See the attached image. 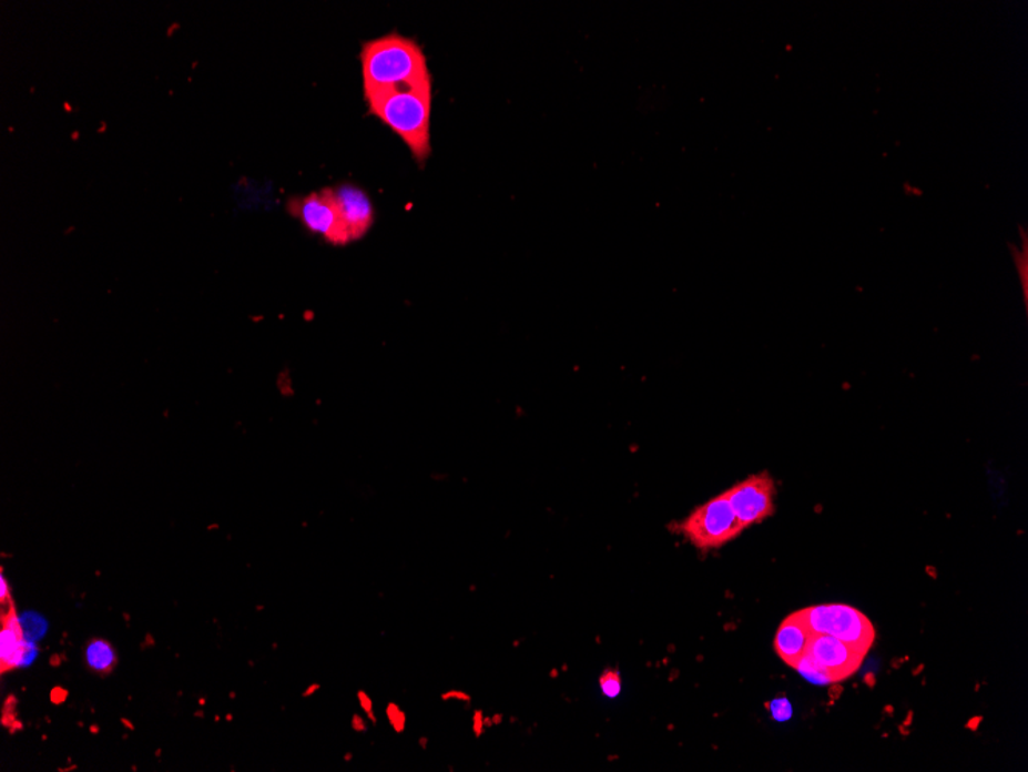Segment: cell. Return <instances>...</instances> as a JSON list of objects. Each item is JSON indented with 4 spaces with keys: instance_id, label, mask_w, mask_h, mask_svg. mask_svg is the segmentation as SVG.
<instances>
[{
    "instance_id": "1",
    "label": "cell",
    "mask_w": 1028,
    "mask_h": 772,
    "mask_svg": "<svg viewBox=\"0 0 1028 772\" xmlns=\"http://www.w3.org/2000/svg\"><path fill=\"white\" fill-rule=\"evenodd\" d=\"M360 63L365 98L431 84L427 57L419 43L398 31L364 42Z\"/></svg>"
},
{
    "instance_id": "2",
    "label": "cell",
    "mask_w": 1028,
    "mask_h": 772,
    "mask_svg": "<svg viewBox=\"0 0 1028 772\" xmlns=\"http://www.w3.org/2000/svg\"><path fill=\"white\" fill-rule=\"evenodd\" d=\"M365 101L368 113L398 134L416 161L430 156L431 84L385 91Z\"/></svg>"
},
{
    "instance_id": "3",
    "label": "cell",
    "mask_w": 1028,
    "mask_h": 772,
    "mask_svg": "<svg viewBox=\"0 0 1028 772\" xmlns=\"http://www.w3.org/2000/svg\"><path fill=\"white\" fill-rule=\"evenodd\" d=\"M682 536L701 550L722 548L744 532V525L736 517L724 494L717 495L693 510L679 525Z\"/></svg>"
},
{
    "instance_id": "4",
    "label": "cell",
    "mask_w": 1028,
    "mask_h": 772,
    "mask_svg": "<svg viewBox=\"0 0 1028 772\" xmlns=\"http://www.w3.org/2000/svg\"><path fill=\"white\" fill-rule=\"evenodd\" d=\"M803 612L813 633L835 637L864 656L871 652L876 639L875 627L859 609L843 603H829L810 606L804 608Z\"/></svg>"
},
{
    "instance_id": "5",
    "label": "cell",
    "mask_w": 1028,
    "mask_h": 772,
    "mask_svg": "<svg viewBox=\"0 0 1028 772\" xmlns=\"http://www.w3.org/2000/svg\"><path fill=\"white\" fill-rule=\"evenodd\" d=\"M288 210L293 216L299 217L309 232L323 236L329 243L337 245L350 243L352 237L345 228L332 189L295 197L288 202Z\"/></svg>"
},
{
    "instance_id": "6",
    "label": "cell",
    "mask_w": 1028,
    "mask_h": 772,
    "mask_svg": "<svg viewBox=\"0 0 1028 772\" xmlns=\"http://www.w3.org/2000/svg\"><path fill=\"white\" fill-rule=\"evenodd\" d=\"M724 495L745 529L775 514L776 486L769 473L754 474L730 487Z\"/></svg>"
},
{
    "instance_id": "7",
    "label": "cell",
    "mask_w": 1028,
    "mask_h": 772,
    "mask_svg": "<svg viewBox=\"0 0 1028 772\" xmlns=\"http://www.w3.org/2000/svg\"><path fill=\"white\" fill-rule=\"evenodd\" d=\"M808 654L813 657L832 677L833 683H841L851 679L861 668L864 654L852 648L851 644L825 633H813L810 641Z\"/></svg>"
},
{
    "instance_id": "8",
    "label": "cell",
    "mask_w": 1028,
    "mask_h": 772,
    "mask_svg": "<svg viewBox=\"0 0 1028 772\" xmlns=\"http://www.w3.org/2000/svg\"><path fill=\"white\" fill-rule=\"evenodd\" d=\"M332 192L352 241L367 235L375 221V209L367 193L352 184L337 185Z\"/></svg>"
},
{
    "instance_id": "9",
    "label": "cell",
    "mask_w": 1028,
    "mask_h": 772,
    "mask_svg": "<svg viewBox=\"0 0 1028 772\" xmlns=\"http://www.w3.org/2000/svg\"><path fill=\"white\" fill-rule=\"evenodd\" d=\"M813 631L805 621L803 609L790 613L777 628L775 652L787 667L795 669L801 659L808 652Z\"/></svg>"
},
{
    "instance_id": "10",
    "label": "cell",
    "mask_w": 1028,
    "mask_h": 772,
    "mask_svg": "<svg viewBox=\"0 0 1028 772\" xmlns=\"http://www.w3.org/2000/svg\"><path fill=\"white\" fill-rule=\"evenodd\" d=\"M23 639L21 624H19L18 613L14 612L13 606L7 617H3L2 631H0V661H2V671L21 668L23 654L28 647ZM35 644V643H34Z\"/></svg>"
},
{
    "instance_id": "11",
    "label": "cell",
    "mask_w": 1028,
    "mask_h": 772,
    "mask_svg": "<svg viewBox=\"0 0 1028 772\" xmlns=\"http://www.w3.org/2000/svg\"><path fill=\"white\" fill-rule=\"evenodd\" d=\"M83 661L90 671L109 674L118 664V654L110 641L93 639L83 649Z\"/></svg>"
},
{
    "instance_id": "12",
    "label": "cell",
    "mask_w": 1028,
    "mask_h": 772,
    "mask_svg": "<svg viewBox=\"0 0 1028 772\" xmlns=\"http://www.w3.org/2000/svg\"><path fill=\"white\" fill-rule=\"evenodd\" d=\"M19 624H21L23 639L28 643H38L43 637L47 636L49 631V621L43 619L41 613L34 611H27L18 616Z\"/></svg>"
},
{
    "instance_id": "13",
    "label": "cell",
    "mask_w": 1028,
    "mask_h": 772,
    "mask_svg": "<svg viewBox=\"0 0 1028 772\" xmlns=\"http://www.w3.org/2000/svg\"><path fill=\"white\" fill-rule=\"evenodd\" d=\"M804 679H807L810 683L815 684H832V677L828 676V672L825 671L823 667L812 656L805 654L801 659L800 663L795 668Z\"/></svg>"
},
{
    "instance_id": "14",
    "label": "cell",
    "mask_w": 1028,
    "mask_h": 772,
    "mask_svg": "<svg viewBox=\"0 0 1028 772\" xmlns=\"http://www.w3.org/2000/svg\"><path fill=\"white\" fill-rule=\"evenodd\" d=\"M599 684H601L603 695L609 697V699H617L621 694L622 680L617 669H609V671L603 672Z\"/></svg>"
},
{
    "instance_id": "15",
    "label": "cell",
    "mask_w": 1028,
    "mask_h": 772,
    "mask_svg": "<svg viewBox=\"0 0 1028 772\" xmlns=\"http://www.w3.org/2000/svg\"><path fill=\"white\" fill-rule=\"evenodd\" d=\"M769 710L772 712L773 719L777 720V722H787L793 714L792 704H790L785 697L773 700V702L770 703Z\"/></svg>"
},
{
    "instance_id": "16",
    "label": "cell",
    "mask_w": 1028,
    "mask_h": 772,
    "mask_svg": "<svg viewBox=\"0 0 1028 772\" xmlns=\"http://www.w3.org/2000/svg\"><path fill=\"white\" fill-rule=\"evenodd\" d=\"M8 588H10V586H8L6 577H3L2 573V577H0V600H2V603H6V601H11Z\"/></svg>"
}]
</instances>
